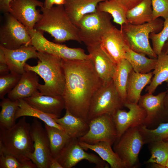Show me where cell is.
Listing matches in <instances>:
<instances>
[{
    "instance_id": "27",
    "label": "cell",
    "mask_w": 168,
    "mask_h": 168,
    "mask_svg": "<svg viewBox=\"0 0 168 168\" xmlns=\"http://www.w3.org/2000/svg\"><path fill=\"white\" fill-rule=\"evenodd\" d=\"M152 9L151 0H142L126 12L128 23L134 25H142L152 20Z\"/></svg>"
},
{
    "instance_id": "37",
    "label": "cell",
    "mask_w": 168,
    "mask_h": 168,
    "mask_svg": "<svg viewBox=\"0 0 168 168\" xmlns=\"http://www.w3.org/2000/svg\"><path fill=\"white\" fill-rule=\"evenodd\" d=\"M19 75L10 72L0 76V98L2 100L16 85L21 77Z\"/></svg>"
},
{
    "instance_id": "21",
    "label": "cell",
    "mask_w": 168,
    "mask_h": 168,
    "mask_svg": "<svg viewBox=\"0 0 168 168\" xmlns=\"http://www.w3.org/2000/svg\"><path fill=\"white\" fill-rule=\"evenodd\" d=\"M35 72L26 71L15 87L7 94L8 98L15 101L29 97L40 92L39 77Z\"/></svg>"
},
{
    "instance_id": "6",
    "label": "cell",
    "mask_w": 168,
    "mask_h": 168,
    "mask_svg": "<svg viewBox=\"0 0 168 168\" xmlns=\"http://www.w3.org/2000/svg\"><path fill=\"white\" fill-rule=\"evenodd\" d=\"M111 16L98 10L84 16L77 26L81 42L87 47L100 44L103 37L114 26Z\"/></svg>"
},
{
    "instance_id": "16",
    "label": "cell",
    "mask_w": 168,
    "mask_h": 168,
    "mask_svg": "<svg viewBox=\"0 0 168 168\" xmlns=\"http://www.w3.org/2000/svg\"><path fill=\"white\" fill-rule=\"evenodd\" d=\"M124 107L129 110L119 109L112 115L117 132V138L130 128L142 124L146 116L145 111L138 104L126 103Z\"/></svg>"
},
{
    "instance_id": "3",
    "label": "cell",
    "mask_w": 168,
    "mask_h": 168,
    "mask_svg": "<svg viewBox=\"0 0 168 168\" xmlns=\"http://www.w3.org/2000/svg\"><path fill=\"white\" fill-rule=\"evenodd\" d=\"M38 60L36 65L26 63L25 71H33L44 80V85H39L38 90L44 95H62L64 88L65 77L62 59L55 55L38 51Z\"/></svg>"
},
{
    "instance_id": "11",
    "label": "cell",
    "mask_w": 168,
    "mask_h": 168,
    "mask_svg": "<svg viewBox=\"0 0 168 168\" xmlns=\"http://www.w3.org/2000/svg\"><path fill=\"white\" fill-rule=\"evenodd\" d=\"M0 29V46L15 49L23 45H30L31 40L27 28L9 13Z\"/></svg>"
},
{
    "instance_id": "28",
    "label": "cell",
    "mask_w": 168,
    "mask_h": 168,
    "mask_svg": "<svg viewBox=\"0 0 168 168\" xmlns=\"http://www.w3.org/2000/svg\"><path fill=\"white\" fill-rule=\"evenodd\" d=\"M125 58L135 72L141 74L151 72L154 69L157 62V58H148L145 54L135 52L128 47L126 49Z\"/></svg>"
},
{
    "instance_id": "29",
    "label": "cell",
    "mask_w": 168,
    "mask_h": 168,
    "mask_svg": "<svg viewBox=\"0 0 168 168\" xmlns=\"http://www.w3.org/2000/svg\"><path fill=\"white\" fill-rule=\"evenodd\" d=\"M133 69L132 66L125 58L117 63L113 78L116 89L124 104L126 102V86L129 73Z\"/></svg>"
},
{
    "instance_id": "17",
    "label": "cell",
    "mask_w": 168,
    "mask_h": 168,
    "mask_svg": "<svg viewBox=\"0 0 168 168\" xmlns=\"http://www.w3.org/2000/svg\"><path fill=\"white\" fill-rule=\"evenodd\" d=\"M3 53L6 63L10 72L22 75L25 72L26 61L30 58H37L38 51L32 45H23L15 49H7L0 46Z\"/></svg>"
},
{
    "instance_id": "7",
    "label": "cell",
    "mask_w": 168,
    "mask_h": 168,
    "mask_svg": "<svg viewBox=\"0 0 168 168\" xmlns=\"http://www.w3.org/2000/svg\"><path fill=\"white\" fill-rule=\"evenodd\" d=\"M124 103L114 85L113 79L105 83L97 89L90 103L88 122L92 118L103 114L112 115L117 110L123 109Z\"/></svg>"
},
{
    "instance_id": "36",
    "label": "cell",
    "mask_w": 168,
    "mask_h": 168,
    "mask_svg": "<svg viewBox=\"0 0 168 168\" xmlns=\"http://www.w3.org/2000/svg\"><path fill=\"white\" fill-rule=\"evenodd\" d=\"M149 39L152 43V49L158 56L161 53L162 49L168 39V18L165 19L161 30L158 33H151Z\"/></svg>"
},
{
    "instance_id": "30",
    "label": "cell",
    "mask_w": 168,
    "mask_h": 168,
    "mask_svg": "<svg viewBox=\"0 0 168 168\" xmlns=\"http://www.w3.org/2000/svg\"><path fill=\"white\" fill-rule=\"evenodd\" d=\"M154 76L146 91L153 94L157 87L166 82L168 86V54L161 53L157 56L155 67L153 72Z\"/></svg>"
},
{
    "instance_id": "22",
    "label": "cell",
    "mask_w": 168,
    "mask_h": 168,
    "mask_svg": "<svg viewBox=\"0 0 168 168\" xmlns=\"http://www.w3.org/2000/svg\"><path fill=\"white\" fill-rule=\"evenodd\" d=\"M107 0H66L65 10L73 24L76 26L85 15L95 12L100 2Z\"/></svg>"
},
{
    "instance_id": "35",
    "label": "cell",
    "mask_w": 168,
    "mask_h": 168,
    "mask_svg": "<svg viewBox=\"0 0 168 168\" xmlns=\"http://www.w3.org/2000/svg\"><path fill=\"white\" fill-rule=\"evenodd\" d=\"M138 127L145 144L168 138V121L161 123L153 129L148 128L142 124Z\"/></svg>"
},
{
    "instance_id": "32",
    "label": "cell",
    "mask_w": 168,
    "mask_h": 168,
    "mask_svg": "<svg viewBox=\"0 0 168 168\" xmlns=\"http://www.w3.org/2000/svg\"><path fill=\"white\" fill-rule=\"evenodd\" d=\"M149 144L151 156L145 163L152 164L153 167L166 168L168 159V142L160 140Z\"/></svg>"
},
{
    "instance_id": "47",
    "label": "cell",
    "mask_w": 168,
    "mask_h": 168,
    "mask_svg": "<svg viewBox=\"0 0 168 168\" xmlns=\"http://www.w3.org/2000/svg\"><path fill=\"white\" fill-rule=\"evenodd\" d=\"M168 168V159L167 161L166 165V168Z\"/></svg>"
},
{
    "instance_id": "42",
    "label": "cell",
    "mask_w": 168,
    "mask_h": 168,
    "mask_svg": "<svg viewBox=\"0 0 168 168\" xmlns=\"http://www.w3.org/2000/svg\"><path fill=\"white\" fill-rule=\"evenodd\" d=\"M14 0H0V10L5 13H9L10 11V4Z\"/></svg>"
},
{
    "instance_id": "13",
    "label": "cell",
    "mask_w": 168,
    "mask_h": 168,
    "mask_svg": "<svg viewBox=\"0 0 168 168\" xmlns=\"http://www.w3.org/2000/svg\"><path fill=\"white\" fill-rule=\"evenodd\" d=\"M34 151L30 159L38 168H49L51 158L49 141L45 128L37 118H34L30 126Z\"/></svg>"
},
{
    "instance_id": "45",
    "label": "cell",
    "mask_w": 168,
    "mask_h": 168,
    "mask_svg": "<svg viewBox=\"0 0 168 168\" xmlns=\"http://www.w3.org/2000/svg\"><path fill=\"white\" fill-rule=\"evenodd\" d=\"M164 103L166 109L168 114V89L166 91L164 99Z\"/></svg>"
},
{
    "instance_id": "38",
    "label": "cell",
    "mask_w": 168,
    "mask_h": 168,
    "mask_svg": "<svg viewBox=\"0 0 168 168\" xmlns=\"http://www.w3.org/2000/svg\"><path fill=\"white\" fill-rule=\"evenodd\" d=\"M35 168L36 166L33 162L23 164L12 156L0 153V168Z\"/></svg>"
},
{
    "instance_id": "46",
    "label": "cell",
    "mask_w": 168,
    "mask_h": 168,
    "mask_svg": "<svg viewBox=\"0 0 168 168\" xmlns=\"http://www.w3.org/2000/svg\"><path fill=\"white\" fill-rule=\"evenodd\" d=\"M161 52L166 54H168V41L164 45Z\"/></svg>"
},
{
    "instance_id": "8",
    "label": "cell",
    "mask_w": 168,
    "mask_h": 168,
    "mask_svg": "<svg viewBox=\"0 0 168 168\" xmlns=\"http://www.w3.org/2000/svg\"><path fill=\"white\" fill-rule=\"evenodd\" d=\"M138 126L128 129L113 144V150L124 162L127 168L139 166L138 155L145 143Z\"/></svg>"
},
{
    "instance_id": "5",
    "label": "cell",
    "mask_w": 168,
    "mask_h": 168,
    "mask_svg": "<svg viewBox=\"0 0 168 168\" xmlns=\"http://www.w3.org/2000/svg\"><path fill=\"white\" fill-rule=\"evenodd\" d=\"M164 21L157 18L150 22L140 25L128 23L121 26L120 30L129 49L153 58L157 56L154 52L149 41L151 33H157L163 27Z\"/></svg>"
},
{
    "instance_id": "18",
    "label": "cell",
    "mask_w": 168,
    "mask_h": 168,
    "mask_svg": "<svg viewBox=\"0 0 168 168\" xmlns=\"http://www.w3.org/2000/svg\"><path fill=\"white\" fill-rule=\"evenodd\" d=\"M100 44L107 55L116 64L125 58L128 47L121 30L114 26L103 37Z\"/></svg>"
},
{
    "instance_id": "39",
    "label": "cell",
    "mask_w": 168,
    "mask_h": 168,
    "mask_svg": "<svg viewBox=\"0 0 168 168\" xmlns=\"http://www.w3.org/2000/svg\"><path fill=\"white\" fill-rule=\"evenodd\" d=\"M152 9V20L160 17L164 19L168 18V0H151Z\"/></svg>"
},
{
    "instance_id": "48",
    "label": "cell",
    "mask_w": 168,
    "mask_h": 168,
    "mask_svg": "<svg viewBox=\"0 0 168 168\" xmlns=\"http://www.w3.org/2000/svg\"><path fill=\"white\" fill-rule=\"evenodd\" d=\"M164 141L168 142V138L164 140Z\"/></svg>"
},
{
    "instance_id": "10",
    "label": "cell",
    "mask_w": 168,
    "mask_h": 168,
    "mask_svg": "<svg viewBox=\"0 0 168 168\" xmlns=\"http://www.w3.org/2000/svg\"><path fill=\"white\" fill-rule=\"evenodd\" d=\"M88 123L89 130L78 139L80 141L90 144L107 142L113 144L117 134L112 115L106 114L100 115L92 118Z\"/></svg>"
},
{
    "instance_id": "4",
    "label": "cell",
    "mask_w": 168,
    "mask_h": 168,
    "mask_svg": "<svg viewBox=\"0 0 168 168\" xmlns=\"http://www.w3.org/2000/svg\"><path fill=\"white\" fill-rule=\"evenodd\" d=\"M42 17L34 29L47 32L54 39L55 43H61L69 40L81 43L77 27L72 22L63 5L50 8L41 7Z\"/></svg>"
},
{
    "instance_id": "20",
    "label": "cell",
    "mask_w": 168,
    "mask_h": 168,
    "mask_svg": "<svg viewBox=\"0 0 168 168\" xmlns=\"http://www.w3.org/2000/svg\"><path fill=\"white\" fill-rule=\"evenodd\" d=\"M23 99L32 107L54 119L60 118L62 110L65 109L64 102L61 96L44 95L40 92Z\"/></svg>"
},
{
    "instance_id": "43",
    "label": "cell",
    "mask_w": 168,
    "mask_h": 168,
    "mask_svg": "<svg viewBox=\"0 0 168 168\" xmlns=\"http://www.w3.org/2000/svg\"><path fill=\"white\" fill-rule=\"evenodd\" d=\"M49 168H63L57 159L51 157L49 162Z\"/></svg>"
},
{
    "instance_id": "9",
    "label": "cell",
    "mask_w": 168,
    "mask_h": 168,
    "mask_svg": "<svg viewBox=\"0 0 168 168\" xmlns=\"http://www.w3.org/2000/svg\"><path fill=\"white\" fill-rule=\"evenodd\" d=\"M31 40V44L38 51L47 53L68 60L91 59L90 54H86L80 48H71L64 44L50 41L43 35L44 32L34 29H27Z\"/></svg>"
},
{
    "instance_id": "34",
    "label": "cell",
    "mask_w": 168,
    "mask_h": 168,
    "mask_svg": "<svg viewBox=\"0 0 168 168\" xmlns=\"http://www.w3.org/2000/svg\"><path fill=\"white\" fill-rule=\"evenodd\" d=\"M18 100H11L9 98H4L0 102L1 110L0 113V125L9 128L16 124L15 115L18 107Z\"/></svg>"
},
{
    "instance_id": "41",
    "label": "cell",
    "mask_w": 168,
    "mask_h": 168,
    "mask_svg": "<svg viewBox=\"0 0 168 168\" xmlns=\"http://www.w3.org/2000/svg\"><path fill=\"white\" fill-rule=\"evenodd\" d=\"M66 0H44L43 7L50 8L54 5H63Z\"/></svg>"
},
{
    "instance_id": "14",
    "label": "cell",
    "mask_w": 168,
    "mask_h": 168,
    "mask_svg": "<svg viewBox=\"0 0 168 168\" xmlns=\"http://www.w3.org/2000/svg\"><path fill=\"white\" fill-rule=\"evenodd\" d=\"M57 159L63 168H71L83 160L94 164L96 168L109 167V164L99 156L86 152L77 138H71Z\"/></svg>"
},
{
    "instance_id": "33",
    "label": "cell",
    "mask_w": 168,
    "mask_h": 168,
    "mask_svg": "<svg viewBox=\"0 0 168 168\" xmlns=\"http://www.w3.org/2000/svg\"><path fill=\"white\" fill-rule=\"evenodd\" d=\"M97 10L108 13L111 15L113 21L121 26L128 23L126 17L127 11L116 2L107 0L99 3Z\"/></svg>"
},
{
    "instance_id": "23",
    "label": "cell",
    "mask_w": 168,
    "mask_h": 168,
    "mask_svg": "<svg viewBox=\"0 0 168 168\" xmlns=\"http://www.w3.org/2000/svg\"><path fill=\"white\" fill-rule=\"evenodd\" d=\"M153 72L141 74L133 69L129 74L126 86V103L138 104L143 89L150 84Z\"/></svg>"
},
{
    "instance_id": "44",
    "label": "cell",
    "mask_w": 168,
    "mask_h": 168,
    "mask_svg": "<svg viewBox=\"0 0 168 168\" xmlns=\"http://www.w3.org/2000/svg\"><path fill=\"white\" fill-rule=\"evenodd\" d=\"M10 69L7 64L5 63H0V75H3L9 73Z\"/></svg>"
},
{
    "instance_id": "25",
    "label": "cell",
    "mask_w": 168,
    "mask_h": 168,
    "mask_svg": "<svg viewBox=\"0 0 168 168\" xmlns=\"http://www.w3.org/2000/svg\"><path fill=\"white\" fill-rule=\"evenodd\" d=\"M54 120L71 138L79 139L89 130L88 122L73 115L67 110L63 117L55 119Z\"/></svg>"
},
{
    "instance_id": "2",
    "label": "cell",
    "mask_w": 168,
    "mask_h": 168,
    "mask_svg": "<svg viewBox=\"0 0 168 168\" xmlns=\"http://www.w3.org/2000/svg\"><path fill=\"white\" fill-rule=\"evenodd\" d=\"M30 126L26 116L11 128L0 125V153L12 156L23 164L31 163L34 147Z\"/></svg>"
},
{
    "instance_id": "12",
    "label": "cell",
    "mask_w": 168,
    "mask_h": 168,
    "mask_svg": "<svg viewBox=\"0 0 168 168\" xmlns=\"http://www.w3.org/2000/svg\"><path fill=\"white\" fill-rule=\"evenodd\" d=\"M166 91L156 95L147 92L141 96L138 103L146 113L142 124L149 129L156 128L161 123L168 121L164 99Z\"/></svg>"
},
{
    "instance_id": "24",
    "label": "cell",
    "mask_w": 168,
    "mask_h": 168,
    "mask_svg": "<svg viewBox=\"0 0 168 168\" xmlns=\"http://www.w3.org/2000/svg\"><path fill=\"white\" fill-rule=\"evenodd\" d=\"M79 143L85 151L91 150L96 152L111 168H127L124 162L112 148L111 143L102 141L90 144L79 140Z\"/></svg>"
},
{
    "instance_id": "40",
    "label": "cell",
    "mask_w": 168,
    "mask_h": 168,
    "mask_svg": "<svg viewBox=\"0 0 168 168\" xmlns=\"http://www.w3.org/2000/svg\"><path fill=\"white\" fill-rule=\"evenodd\" d=\"M121 6L126 11L134 7L142 0H110Z\"/></svg>"
},
{
    "instance_id": "19",
    "label": "cell",
    "mask_w": 168,
    "mask_h": 168,
    "mask_svg": "<svg viewBox=\"0 0 168 168\" xmlns=\"http://www.w3.org/2000/svg\"><path fill=\"white\" fill-rule=\"evenodd\" d=\"M87 47L96 71L103 83L112 80L117 64L107 55L102 49L100 44Z\"/></svg>"
},
{
    "instance_id": "1",
    "label": "cell",
    "mask_w": 168,
    "mask_h": 168,
    "mask_svg": "<svg viewBox=\"0 0 168 168\" xmlns=\"http://www.w3.org/2000/svg\"><path fill=\"white\" fill-rule=\"evenodd\" d=\"M65 84L62 95L66 110L88 122L92 98L103 82L91 59L68 60L62 59Z\"/></svg>"
},
{
    "instance_id": "15",
    "label": "cell",
    "mask_w": 168,
    "mask_h": 168,
    "mask_svg": "<svg viewBox=\"0 0 168 168\" xmlns=\"http://www.w3.org/2000/svg\"><path fill=\"white\" fill-rule=\"evenodd\" d=\"M37 6L43 7L44 3L38 0H14L10 3L9 13L27 28L34 29L42 16Z\"/></svg>"
},
{
    "instance_id": "31",
    "label": "cell",
    "mask_w": 168,
    "mask_h": 168,
    "mask_svg": "<svg viewBox=\"0 0 168 168\" xmlns=\"http://www.w3.org/2000/svg\"><path fill=\"white\" fill-rule=\"evenodd\" d=\"M18 107L15 115V119L24 116H31L42 120L44 123L63 130L62 127L55 121L51 116L32 107L23 99L18 100Z\"/></svg>"
},
{
    "instance_id": "26",
    "label": "cell",
    "mask_w": 168,
    "mask_h": 168,
    "mask_svg": "<svg viewBox=\"0 0 168 168\" xmlns=\"http://www.w3.org/2000/svg\"><path fill=\"white\" fill-rule=\"evenodd\" d=\"M44 126L49 139L51 156L57 159L72 138L63 130L45 123Z\"/></svg>"
}]
</instances>
